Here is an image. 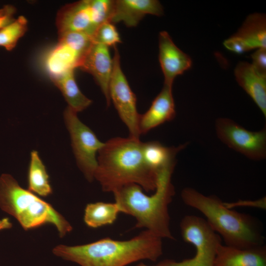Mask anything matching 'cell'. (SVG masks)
I'll list each match as a JSON object with an SVG mask.
<instances>
[{
	"label": "cell",
	"mask_w": 266,
	"mask_h": 266,
	"mask_svg": "<svg viewBox=\"0 0 266 266\" xmlns=\"http://www.w3.org/2000/svg\"><path fill=\"white\" fill-rule=\"evenodd\" d=\"M139 138L115 137L104 143L98 153L94 179L103 191L113 193L135 184L146 192L156 189L158 174L144 161Z\"/></svg>",
	"instance_id": "1"
},
{
	"label": "cell",
	"mask_w": 266,
	"mask_h": 266,
	"mask_svg": "<svg viewBox=\"0 0 266 266\" xmlns=\"http://www.w3.org/2000/svg\"><path fill=\"white\" fill-rule=\"evenodd\" d=\"M56 256L81 266H126L142 260L156 261L163 254L162 238L145 230L126 240L109 237L82 245H59Z\"/></svg>",
	"instance_id": "2"
},
{
	"label": "cell",
	"mask_w": 266,
	"mask_h": 266,
	"mask_svg": "<svg viewBox=\"0 0 266 266\" xmlns=\"http://www.w3.org/2000/svg\"><path fill=\"white\" fill-rule=\"evenodd\" d=\"M175 166L159 172L154 194L148 196L135 184L123 186L114 191L115 202L121 213L136 220L135 228H145L163 238L174 239L170 229L168 205L175 194L171 176Z\"/></svg>",
	"instance_id": "3"
},
{
	"label": "cell",
	"mask_w": 266,
	"mask_h": 266,
	"mask_svg": "<svg viewBox=\"0 0 266 266\" xmlns=\"http://www.w3.org/2000/svg\"><path fill=\"white\" fill-rule=\"evenodd\" d=\"M181 197L186 205L205 217L226 245L249 248L264 245L260 225L252 216L229 208L217 196L205 195L191 187L183 189Z\"/></svg>",
	"instance_id": "4"
},
{
	"label": "cell",
	"mask_w": 266,
	"mask_h": 266,
	"mask_svg": "<svg viewBox=\"0 0 266 266\" xmlns=\"http://www.w3.org/2000/svg\"><path fill=\"white\" fill-rule=\"evenodd\" d=\"M0 208L14 217L25 230L51 224L63 237L72 230L70 224L51 204L22 188L7 173L0 176Z\"/></svg>",
	"instance_id": "5"
},
{
	"label": "cell",
	"mask_w": 266,
	"mask_h": 266,
	"mask_svg": "<svg viewBox=\"0 0 266 266\" xmlns=\"http://www.w3.org/2000/svg\"><path fill=\"white\" fill-rule=\"evenodd\" d=\"M183 240L195 248V255L180 262L165 260L160 266H214L217 251L222 244L221 236L209 226L204 218L194 215L184 216L180 223Z\"/></svg>",
	"instance_id": "6"
},
{
	"label": "cell",
	"mask_w": 266,
	"mask_h": 266,
	"mask_svg": "<svg viewBox=\"0 0 266 266\" xmlns=\"http://www.w3.org/2000/svg\"><path fill=\"white\" fill-rule=\"evenodd\" d=\"M77 113L67 106L64 113L65 122L70 134L77 165L86 179L92 182L97 166V154L104 143L78 118Z\"/></svg>",
	"instance_id": "7"
},
{
	"label": "cell",
	"mask_w": 266,
	"mask_h": 266,
	"mask_svg": "<svg viewBox=\"0 0 266 266\" xmlns=\"http://www.w3.org/2000/svg\"><path fill=\"white\" fill-rule=\"evenodd\" d=\"M218 138L230 148L254 161L266 158V129L250 131L228 118H219L215 122Z\"/></svg>",
	"instance_id": "8"
},
{
	"label": "cell",
	"mask_w": 266,
	"mask_h": 266,
	"mask_svg": "<svg viewBox=\"0 0 266 266\" xmlns=\"http://www.w3.org/2000/svg\"><path fill=\"white\" fill-rule=\"evenodd\" d=\"M114 47L113 67L109 88L110 101L113 102L119 117L127 127L129 136L139 138L140 114L137 110L136 98L121 68L118 48L116 46Z\"/></svg>",
	"instance_id": "9"
},
{
	"label": "cell",
	"mask_w": 266,
	"mask_h": 266,
	"mask_svg": "<svg viewBox=\"0 0 266 266\" xmlns=\"http://www.w3.org/2000/svg\"><path fill=\"white\" fill-rule=\"evenodd\" d=\"M57 26L59 34L68 32L84 33L92 37L96 26L90 5V0L68 4L58 12Z\"/></svg>",
	"instance_id": "10"
},
{
	"label": "cell",
	"mask_w": 266,
	"mask_h": 266,
	"mask_svg": "<svg viewBox=\"0 0 266 266\" xmlns=\"http://www.w3.org/2000/svg\"><path fill=\"white\" fill-rule=\"evenodd\" d=\"M79 67L92 75L104 96L107 106H109V88L113 60L108 47L93 42Z\"/></svg>",
	"instance_id": "11"
},
{
	"label": "cell",
	"mask_w": 266,
	"mask_h": 266,
	"mask_svg": "<svg viewBox=\"0 0 266 266\" xmlns=\"http://www.w3.org/2000/svg\"><path fill=\"white\" fill-rule=\"evenodd\" d=\"M159 60L164 76V84L172 86L174 79L190 69L191 58L173 42L166 31L159 35Z\"/></svg>",
	"instance_id": "12"
},
{
	"label": "cell",
	"mask_w": 266,
	"mask_h": 266,
	"mask_svg": "<svg viewBox=\"0 0 266 266\" xmlns=\"http://www.w3.org/2000/svg\"><path fill=\"white\" fill-rule=\"evenodd\" d=\"M175 115L172 86L164 84L161 91L153 100L148 110L140 114L138 128L140 135L172 120Z\"/></svg>",
	"instance_id": "13"
},
{
	"label": "cell",
	"mask_w": 266,
	"mask_h": 266,
	"mask_svg": "<svg viewBox=\"0 0 266 266\" xmlns=\"http://www.w3.org/2000/svg\"><path fill=\"white\" fill-rule=\"evenodd\" d=\"M147 14L161 16L163 7L157 0H116L110 22H123L128 27L136 26Z\"/></svg>",
	"instance_id": "14"
},
{
	"label": "cell",
	"mask_w": 266,
	"mask_h": 266,
	"mask_svg": "<svg viewBox=\"0 0 266 266\" xmlns=\"http://www.w3.org/2000/svg\"><path fill=\"white\" fill-rule=\"evenodd\" d=\"M214 266H266V247L239 248L221 244Z\"/></svg>",
	"instance_id": "15"
},
{
	"label": "cell",
	"mask_w": 266,
	"mask_h": 266,
	"mask_svg": "<svg viewBox=\"0 0 266 266\" xmlns=\"http://www.w3.org/2000/svg\"><path fill=\"white\" fill-rule=\"evenodd\" d=\"M83 58L70 45L59 39L58 44L46 55L44 65L52 79L79 67Z\"/></svg>",
	"instance_id": "16"
},
{
	"label": "cell",
	"mask_w": 266,
	"mask_h": 266,
	"mask_svg": "<svg viewBox=\"0 0 266 266\" xmlns=\"http://www.w3.org/2000/svg\"><path fill=\"white\" fill-rule=\"evenodd\" d=\"M238 85L251 98L264 116L266 117V78L258 74L251 64L239 62L234 69Z\"/></svg>",
	"instance_id": "17"
},
{
	"label": "cell",
	"mask_w": 266,
	"mask_h": 266,
	"mask_svg": "<svg viewBox=\"0 0 266 266\" xmlns=\"http://www.w3.org/2000/svg\"><path fill=\"white\" fill-rule=\"evenodd\" d=\"M187 145L186 143L176 147H166L157 141L142 142V156L147 165L158 174L166 168L175 166L176 155Z\"/></svg>",
	"instance_id": "18"
},
{
	"label": "cell",
	"mask_w": 266,
	"mask_h": 266,
	"mask_svg": "<svg viewBox=\"0 0 266 266\" xmlns=\"http://www.w3.org/2000/svg\"><path fill=\"white\" fill-rule=\"evenodd\" d=\"M233 35L240 39L249 50L266 48V15L258 13L250 14Z\"/></svg>",
	"instance_id": "19"
},
{
	"label": "cell",
	"mask_w": 266,
	"mask_h": 266,
	"mask_svg": "<svg viewBox=\"0 0 266 266\" xmlns=\"http://www.w3.org/2000/svg\"><path fill=\"white\" fill-rule=\"evenodd\" d=\"M74 70L51 79L59 88L68 103V107L78 113L89 107L92 100L80 90L75 79Z\"/></svg>",
	"instance_id": "20"
},
{
	"label": "cell",
	"mask_w": 266,
	"mask_h": 266,
	"mask_svg": "<svg viewBox=\"0 0 266 266\" xmlns=\"http://www.w3.org/2000/svg\"><path fill=\"white\" fill-rule=\"evenodd\" d=\"M28 172V190L41 197H47L52 193L49 175L38 153H31Z\"/></svg>",
	"instance_id": "21"
},
{
	"label": "cell",
	"mask_w": 266,
	"mask_h": 266,
	"mask_svg": "<svg viewBox=\"0 0 266 266\" xmlns=\"http://www.w3.org/2000/svg\"><path fill=\"white\" fill-rule=\"evenodd\" d=\"M120 213V208L115 202L90 203L85 207L84 221L88 227L98 228L114 223Z\"/></svg>",
	"instance_id": "22"
},
{
	"label": "cell",
	"mask_w": 266,
	"mask_h": 266,
	"mask_svg": "<svg viewBox=\"0 0 266 266\" xmlns=\"http://www.w3.org/2000/svg\"><path fill=\"white\" fill-rule=\"evenodd\" d=\"M27 24V19L23 16H20L0 29V46L8 51L14 48L19 39L25 33Z\"/></svg>",
	"instance_id": "23"
},
{
	"label": "cell",
	"mask_w": 266,
	"mask_h": 266,
	"mask_svg": "<svg viewBox=\"0 0 266 266\" xmlns=\"http://www.w3.org/2000/svg\"><path fill=\"white\" fill-rule=\"evenodd\" d=\"M93 41L107 47L115 46L121 42V40L116 28L110 22L101 24L96 29L92 36Z\"/></svg>",
	"instance_id": "24"
},
{
	"label": "cell",
	"mask_w": 266,
	"mask_h": 266,
	"mask_svg": "<svg viewBox=\"0 0 266 266\" xmlns=\"http://www.w3.org/2000/svg\"><path fill=\"white\" fill-rule=\"evenodd\" d=\"M94 21L98 27L101 24L110 22L112 15L114 0H90Z\"/></svg>",
	"instance_id": "25"
},
{
	"label": "cell",
	"mask_w": 266,
	"mask_h": 266,
	"mask_svg": "<svg viewBox=\"0 0 266 266\" xmlns=\"http://www.w3.org/2000/svg\"><path fill=\"white\" fill-rule=\"evenodd\" d=\"M251 65L260 76L266 78V48H259L252 55Z\"/></svg>",
	"instance_id": "26"
},
{
	"label": "cell",
	"mask_w": 266,
	"mask_h": 266,
	"mask_svg": "<svg viewBox=\"0 0 266 266\" xmlns=\"http://www.w3.org/2000/svg\"><path fill=\"white\" fill-rule=\"evenodd\" d=\"M224 45L227 49L236 54H242L249 51L246 44L234 35L226 39Z\"/></svg>",
	"instance_id": "27"
},
{
	"label": "cell",
	"mask_w": 266,
	"mask_h": 266,
	"mask_svg": "<svg viewBox=\"0 0 266 266\" xmlns=\"http://www.w3.org/2000/svg\"><path fill=\"white\" fill-rule=\"evenodd\" d=\"M15 12V8L10 5H5L0 9V29L14 20L13 18Z\"/></svg>",
	"instance_id": "28"
},
{
	"label": "cell",
	"mask_w": 266,
	"mask_h": 266,
	"mask_svg": "<svg viewBox=\"0 0 266 266\" xmlns=\"http://www.w3.org/2000/svg\"><path fill=\"white\" fill-rule=\"evenodd\" d=\"M12 226V223L8 218L0 219V231L10 229Z\"/></svg>",
	"instance_id": "29"
},
{
	"label": "cell",
	"mask_w": 266,
	"mask_h": 266,
	"mask_svg": "<svg viewBox=\"0 0 266 266\" xmlns=\"http://www.w3.org/2000/svg\"><path fill=\"white\" fill-rule=\"evenodd\" d=\"M136 266H159L158 265H157V266H148V265H146L144 264L143 263H139V264L137 265Z\"/></svg>",
	"instance_id": "30"
}]
</instances>
